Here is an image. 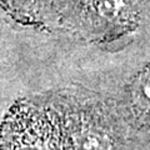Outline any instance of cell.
I'll return each instance as SVG.
<instances>
[{"label":"cell","instance_id":"1","mask_svg":"<svg viewBox=\"0 0 150 150\" xmlns=\"http://www.w3.org/2000/svg\"><path fill=\"white\" fill-rule=\"evenodd\" d=\"M49 96L62 119L65 150H130L135 133L118 101L79 88Z\"/></svg>","mask_w":150,"mask_h":150},{"label":"cell","instance_id":"3","mask_svg":"<svg viewBox=\"0 0 150 150\" xmlns=\"http://www.w3.org/2000/svg\"><path fill=\"white\" fill-rule=\"evenodd\" d=\"M0 150H65L62 119L49 95L13 108L1 128Z\"/></svg>","mask_w":150,"mask_h":150},{"label":"cell","instance_id":"4","mask_svg":"<svg viewBox=\"0 0 150 150\" xmlns=\"http://www.w3.org/2000/svg\"><path fill=\"white\" fill-rule=\"evenodd\" d=\"M118 105L134 133H150V62L129 81Z\"/></svg>","mask_w":150,"mask_h":150},{"label":"cell","instance_id":"5","mask_svg":"<svg viewBox=\"0 0 150 150\" xmlns=\"http://www.w3.org/2000/svg\"><path fill=\"white\" fill-rule=\"evenodd\" d=\"M0 8L19 25L48 29L51 0H0Z\"/></svg>","mask_w":150,"mask_h":150},{"label":"cell","instance_id":"2","mask_svg":"<svg viewBox=\"0 0 150 150\" xmlns=\"http://www.w3.org/2000/svg\"><path fill=\"white\" fill-rule=\"evenodd\" d=\"M148 19L150 0H51L48 29L105 44L134 34Z\"/></svg>","mask_w":150,"mask_h":150}]
</instances>
